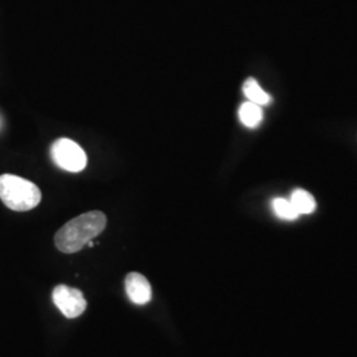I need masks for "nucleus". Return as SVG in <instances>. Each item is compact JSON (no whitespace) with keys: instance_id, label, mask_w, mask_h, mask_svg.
<instances>
[{"instance_id":"nucleus-1","label":"nucleus","mask_w":357,"mask_h":357,"mask_svg":"<svg viewBox=\"0 0 357 357\" xmlns=\"http://www.w3.org/2000/svg\"><path fill=\"white\" fill-rule=\"evenodd\" d=\"M106 222L107 218L100 211H93L75 217L56 233L54 245L65 255L77 253L102 233L106 228Z\"/></svg>"},{"instance_id":"nucleus-2","label":"nucleus","mask_w":357,"mask_h":357,"mask_svg":"<svg viewBox=\"0 0 357 357\" xmlns=\"http://www.w3.org/2000/svg\"><path fill=\"white\" fill-rule=\"evenodd\" d=\"M0 200L13 211L26 212L40 204L41 191L26 178L4 174L0 175Z\"/></svg>"},{"instance_id":"nucleus-3","label":"nucleus","mask_w":357,"mask_h":357,"mask_svg":"<svg viewBox=\"0 0 357 357\" xmlns=\"http://www.w3.org/2000/svg\"><path fill=\"white\" fill-rule=\"evenodd\" d=\"M51 156L54 165L68 172H81L88 165V156L76 142L61 138L52 144Z\"/></svg>"},{"instance_id":"nucleus-4","label":"nucleus","mask_w":357,"mask_h":357,"mask_svg":"<svg viewBox=\"0 0 357 357\" xmlns=\"http://www.w3.org/2000/svg\"><path fill=\"white\" fill-rule=\"evenodd\" d=\"M52 299L56 307L63 312V315L69 319H75L82 315L88 306L81 290L65 284H59L54 287Z\"/></svg>"},{"instance_id":"nucleus-5","label":"nucleus","mask_w":357,"mask_h":357,"mask_svg":"<svg viewBox=\"0 0 357 357\" xmlns=\"http://www.w3.org/2000/svg\"><path fill=\"white\" fill-rule=\"evenodd\" d=\"M125 289L128 294V299L135 305H146L153 298L151 284L147 281L144 275H142L137 271L128 273L125 280Z\"/></svg>"},{"instance_id":"nucleus-6","label":"nucleus","mask_w":357,"mask_h":357,"mask_svg":"<svg viewBox=\"0 0 357 357\" xmlns=\"http://www.w3.org/2000/svg\"><path fill=\"white\" fill-rule=\"evenodd\" d=\"M238 118H240L243 126L249 128H258L261 125L262 119H264L262 106L250 102V101H246L240 106Z\"/></svg>"},{"instance_id":"nucleus-7","label":"nucleus","mask_w":357,"mask_h":357,"mask_svg":"<svg viewBox=\"0 0 357 357\" xmlns=\"http://www.w3.org/2000/svg\"><path fill=\"white\" fill-rule=\"evenodd\" d=\"M243 90L245 97L250 102L257 103L259 106H266L271 102V97L259 86V84L255 81V78H248L243 84Z\"/></svg>"},{"instance_id":"nucleus-8","label":"nucleus","mask_w":357,"mask_h":357,"mask_svg":"<svg viewBox=\"0 0 357 357\" xmlns=\"http://www.w3.org/2000/svg\"><path fill=\"white\" fill-rule=\"evenodd\" d=\"M290 202L293 203L294 208L301 215H310L317 209V202L311 193L305 190H295L291 193Z\"/></svg>"},{"instance_id":"nucleus-9","label":"nucleus","mask_w":357,"mask_h":357,"mask_svg":"<svg viewBox=\"0 0 357 357\" xmlns=\"http://www.w3.org/2000/svg\"><path fill=\"white\" fill-rule=\"evenodd\" d=\"M273 211L280 218L287 221H293L299 217V213L294 208L293 203L283 197H277L273 200Z\"/></svg>"},{"instance_id":"nucleus-10","label":"nucleus","mask_w":357,"mask_h":357,"mask_svg":"<svg viewBox=\"0 0 357 357\" xmlns=\"http://www.w3.org/2000/svg\"><path fill=\"white\" fill-rule=\"evenodd\" d=\"M0 128H1V118H0Z\"/></svg>"}]
</instances>
